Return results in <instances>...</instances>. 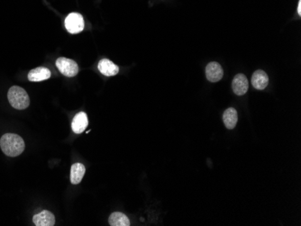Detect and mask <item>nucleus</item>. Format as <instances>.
Here are the masks:
<instances>
[{
    "mask_svg": "<svg viewBox=\"0 0 301 226\" xmlns=\"http://www.w3.org/2000/svg\"><path fill=\"white\" fill-rule=\"evenodd\" d=\"M0 147L8 157H16L25 151V141L19 135L6 133L0 139Z\"/></svg>",
    "mask_w": 301,
    "mask_h": 226,
    "instance_id": "1",
    "label": "nucleus"
},
{
    "mask_svg": "<svg viewBox=\"0 0 301 226\" xmlns=\"http://www.w3.org/2000/svg\"><path fill=\"white\" fill-rule=\"evenodd\" d=\"M56 66L58 68L60 72L63 74L66 77L72 78L76 76L79 72V66L74 60L60 57L56 60Z\"/></svg>",
    "mask_w": 301,
    "mask_h": 226,
    "instance_id": "3",
    "label": "nucleus"
},
{
    "mask_svg": "<svg viewBox=\"0 0 301 226\" xmlns=\"http://www.w3.org/2000/svg\"><path fill=\"white\" fill-rule=\"evenodd\" d=\"M223 121L226 127L229 130H232L236 127L237 121H238V115L236 109L233 107L227 108L223 114Z\"/></svg>",
    "mask_w": 301,
    "mask_h": 226,
    "instance_id": "12",
    "label": "nucleus"
},
{
    "mask_svg": "<svg viewBox=\"0 0 301 226\" xmlns=\"http://www.w3.org/2000/svg\"><path fill=\"white\" fill-rule=\"evenodd\" d=\"M33 222L36 226H53L55 224V217L50 211L44 210L33 216Z\"/></svg>",
    "mask_w": 301,
    "mask_h": 226,
    "instance_id": "7",
    "label": "nucleus"
},
{
    "mask_svg": "<svg viewBox=\"0 0 301 226\" xmlns=\"http://www.w3.org/2000/svg\"><path fill=\"white\" fill-rule=\"evenodd\" d=\"M98 71L105 76L111 77L118 73L119 68L118 65L113 63L111 60L103 59L98 62Z\"/></svg>",
    "mask_w": 301,
    "mask_h": 226,
    "instance_id": "11",
    "label": "nucleus"
},
{
    "mask_svg": "<svg viewBox=\"0 0 301 226\" xmlns=\"http://www.w3.org/2000/svg\"><path fill=\"white\" fill-rule=\"evenodd\" d=\"M8 101L10 105L18 110H23L29 107L30 99L27 91L18 86H13L10 87L7 94Z\"/></svg>",
    "mask_w": 301,
    "mask_h": 226,
    "instance_id": "2",
    "label": "nucleus"
},
{
    "mask_svg": "<svg viewBox=\"0 0 301 226\" xmlns=\"http://www.w3.org/2000/svg\"><path fill=\"white\" fill-rule=\"evenodd\" d=\"M109 225L111 226H130V220L128 217L120 212H115L111 213L109 216Z\"/></svg>",
    "mask_w": 301,
    "mask_h": 226,
    "instance_id": "14",
    "label": "nucleus"
},
{
    "mask_svg": "<svg viewBox=\"0 0 301 226\" xmlns=\"http://www.w3.org/2000/svg\"><path fill=\"white\" fill-rule=\"evenodd\" d=\"M206 76L210 82H218L224 76L222 67L216 61L210 62L206 68Z\"/></svg>",
    "mask_w": 301,
    "mask_h": 226,
    "instance_id": "5",
    "label": "nucleus"
},
{
    "mask_svg": "<svg viewBox=\"0 0 301 226\" xmlns=\"http://www.w3.org/2000/svg\"><path fill=\"white\" fill-rule=\"evenodd\" d=\"M298 14L299 15L301 14V0H299V4H298Z\"/></svg>",
    "mask_w": 301,
    "mask_h": 226,
    "instance_id": "15",
    "label": "nucleus"
},
{
    "mask_svg": "<svg viewBox=\"0 0 301 226\" xmlns=\"http://www.w3.org/2000/svg\"><path fill=\"white\" fill-rule=\"evenodd\" d=\"M88 124H89V120H88L87 113L84 112H79L74 116V118L72 120V131L78 134L83 133L88 127Z\"/></svg>",
    "mask_w": 301,
    "mask_h": 226,
    "instance_id": "8",
    "label": "nucleus"
},
{
    "mask_svg": "<svg viewBox=\"0 0 301 226\" xmlns=\"http://www.w3.org/2000/svg\"><path fill=\"white\" fill-rule=\"evenodd\" d=\"M51 76H52V73L49 69L45 68V67H39L29 71L28 80L33 82H39V81L50 79Z\"/></svg>",
    "mask_w": 301,
    "mask_h": 226,
    "instance_id": "9",
    "label": "nucleus"
},
{
    "mask_svg": "<svg viewBox=\"0 0 301 226\" xmlns=\"http://www.w3.org/2000/svg\"><path fill=\"white\" fill-rule=\"evenodd\" d=\"M65 27L69 33H79L84 29L83 16L78 13L70 14L65 19Z\"/></svg>",
    "mask_w": 301,
    "mask_h": 226,
    "instance_id": "4",
    "label": "nucleus"
},
{
    "mask_svg": "<svg viewBox=\"0 0 301 226\" xmlns=\"http://www.w3.org/2000/svg\"><path fill=\"white\" fill-rule=\"evenodd\" d=\"M232 87L234 93L237 96L244 95L248 91L249 83L247 78L243 74H237L232 82Z\"/></svg>",
    "mask_w": 301,
    "mask_h": 226,
    "instance_id": "6",
    "label": "nucleus"
},
{
    "mask_svg": "<svg viewBox=\"0 0 301 226\" xmlns=\"http://www.w3.org/2000/svg\"><path fill=\"white\" fill-rule=\"evenodd\" d=\"M252 84L254 87L259 90H263L265 87H267L269 84V77L265 71L262 70L256 71L252 76Z\"/></svg>",
    "mask_w": 301,
    "mask_h": 226,
    "instance_id": "10",
    "label": "nucleus"
},
{
    "mask_svg": "<svg viewBox=\"0 0 301 226\" xmlns=\"http://www.w3.org/2000/svg\"><path fill=\"white\" fill-rule=\"evenodd\" d=\"M86 168L81 163H75L71 169V182L74 185H78L84 177Z\"/></svg>",
    "mask_w": 301,
    "mask_h": 226,
    "instance_id": "13",
    "label": "nucleus"
}]
</instances>
